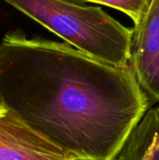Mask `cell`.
Here are the masks:
<instances>
[{
	"mask_svg": "<svg viewBox=\"0 0 159 160\" xmlns=\"http://www.w3.org/2000/svg\"><path fill=\"white\" fill-rule=\"evenodd\" d=\"M149 100L130 66L21 30L0 41V106L74 158L114 160Z\"/></svg>",
	"mask_w": 159,
	"mask_h": 160,
	"instance_id": "6da1fadb",
	"label": "cell"
},
{
	"mask_svg": "<svg viewBox=\"0 0 159 160\" xmlns=\"http://www.w3.org/2000/svg\"><path fill=\"white\" fill-rule=\"evenodd\" d=\"M80 52L115 67H129L133 29L99 7L79 0H3Z\"/></svg>",
	"mask_w": 159,
	"mask_h": 160,
	"instance_id": "7a4b0ae2",
	"label": "cell"
},
{
	"mask_svg": "<svg viewBox=\"0 0 159 160\" xmlns=\"http://www.w3.org/2000/svg\"><path fill=\"white\" fill-rule=\"evenodd\" d=\"M76 158L0 106V160H72Z\"/></svg>",
	"mask_w": 159,
	"mask_h": 160,
	"instance_id": "3957f363",
	"label": "cell"
},
{
	"mask_svg": "<svg viewBox=\"0 0 159 160\" xmlns=\"http://www.w3.org/2000/svg\"><path fill=\"white\" fill-rule=\"evenodd\" d=\"M129 65L149 99L159 102V0L133 28Z\"/></svg>",
	"mask_w": 159,
	"mask_h": 160,
	"instance_id": "277c9868",
	"label": "cell"
},
{
	"mask_svg": "<svg viewBox=\"0 0 159 160\" xmlns=\"http://www.w3.org/2000/svg\"><path fill=\"white\" fill-rule=\"evenodd\" d=\"M114 160H159V106L146 112Z\"/></svg>",
	"mask_w": 159,
	"mask_h": 160,
	"instance_id": "5b68a950",
	"label": "cell"
},
{
	"mask_svg": "<svg viewBox=\"0 0 159 160\" xmlns=\"http://www.w3.org/2000/svg\"><path fill=\"white\" fill-rule=\"evenodd\" d=\"M81 2H91L118 9L134 22V26L138 25L146 15L153 0H79Z\"/></svg>",
	"mask_w": 159,
	"mask_h": 160,
	"instance_id": "8992f818",
	"label": "cell"
},
{
	"mask_svg": "<svg viewBox=\"0 0 159 160\" xmlns=\"http://www.w3.org/2000/svg\"><path fill=\"white\" fill-rule=\"evenodd\" d=\"M72 160H95V159H91V158H73Z\"/></svg>",
	"mask_w": 159,
	"mask_h": 160,
	"instance_id": "52a82bcc",
	"label": "cell"
}]
</instances>
